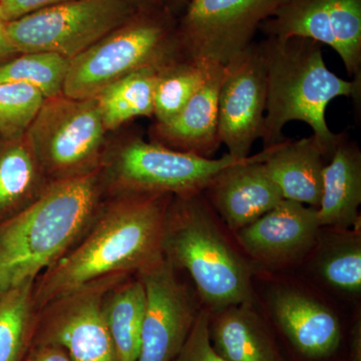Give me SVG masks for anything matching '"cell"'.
Returning <instances> with one entry per match:
<instances>
[{"mask_svg": "<svg viewBox=\"0 0 361 361\" xmlns=\"http://www.w3.org/2000/svg\"><path fill=\"white\" fill-rule=\"evenodd\" d=\"M172 195L126 194L102 208L82 238L35 279L37 310L92 280L141 272L164 258Z\"/></svg>", "mask_w": 361, "mask_h": 361, "instance_id": "obj_1", "label": "cell"}, {"mask_svg": "<svg viewBox=\"0 0 361 361\" xmlns=\"http://www.w3.org/2000/svg\"><path fill=\"white\" fill-rule=\"evenodd\" d=\"M101 193L99 170L54 180L0 221V293L37 279L63 257L96 220Z\"/></svg>", "mask_w": 361, "mask_h": 361, "instance_id": "obj_2", "label": "cell"}, {"mask_svg": "<svg viewBox=\"0 0 361 361\" xmlns=\"http://www.w3.org/2000/svg\"><path fill=\"white\" fill-rule=\"evenodd\" d=\"M262 49L267 82V102L262 135L264 149L284 141L287 123H307L313 137L331 158L343 135L334 134L326 122L327 106L336 97L360 104L361 80H344L327 68L319 42L305 37H267Z\"/></svg>", "mask_w": 361, "mask_h": 361, "instance_id": "obj_3", "label": "cell"}, {"mask_svg": "<svg viewBox=\"0 0 361 361\" xmlns=\"http://www.w3.org/2000/svg\"><path fill=\"white\" fill-rule=\"evenodd\" d=\"M203 193L173 197L163 238V255L187 271L210 313L254 303L251 271L222 231Z\"/></svg>", "mask_w": 361, "mask_h": 361, "instance_id": "obj_4", "label": "cell"}, {"mask_svg": "<svg viewBox=\"0 0 361 361\" xmlns=\"http://www.w3.org/2000/svg\"><path fill=\"white\" fill-rule=\"evenodd\" d=\"M177 16L165 7L137 11L125 25L71 59L63 96L94 99L106 87L142 68L180 58Z\"/></svg>", "mask_w": 361, "mask_h": 361, "instance_id": "obj_5", "label": "cell"}, {"mask_svg": "<svg viewBox=\"0 0 361 361\" xmlns=\"http://www.w3.org/2000/svg\"><path fill=\"white\" fill-rule=\"evenodd\" d=\"M97 99H45L25 141L51 182L99 170L106 133Z\"/></svg>", "mask_w": 361, "mask_h": 361, "instance_id": "obj_6", "label": "cell"}, {"mask_svg": "<svg viewBox=\"0 0 361 361\" xmlns=\"http://www.w3.org/2000/svg\"><path fill=\"white\" fill-rule=\"evenodd\" d=\"M137 11L127 0H75L7 23L6 32L18 54L54 52L71 59Z\"/></svg>", "mask_w": 361, "mask_h": 361, "instance_id": "obj_7", "label": "cell"}, {"mask_svg": "<svg viewBox=\"0 0 361 361\" xmlns=\"http://www.w3.org/2000/svg\"><path fill=\"white\" fill-rule=\"evenodd\" d=\"M242 160L228 154L204 158L134 137L116 149L109 176L121 195L192 196L203 193L220 171Z\"/></svg>", "mask_w": 361, "mask_h": 361, "instance_id": "obj_8", "label": "cell"}, {"mask_svg": "<svg viewBox=\"0 0 361 361\" xmlns=\"http://www.w3.org/2000/svg\"><path fill=\"white\" fill-rule=\"evenodd\" d=\"M281 0H189L177 18L180 58L225 66L254 42Z\"/></svg>", "mask_w": 361, "mask_h": 361, "instance_id": "obj_9", "label": "cell"}, {"mask_svg": "<svg viewBox=\"0 0 361 361\" xmlns=\"http://www.w3.org/2000/svg\"><path fill=\"white\" fill-rule=\"evenodd\" d=\"M130 275L111 274L87 282L37 311L32 345H52L73 361H116L104 302Z\"/></svg>", "mask_w": 361, "mask_h": 361, "instance_id": "obj_10", "label": "cell"}, {"mask_svg": "<svg viewBox=\"0 0 361 361\" xmlns=\"http://www.w3.org/2000/svg\"><path fill=\"white\" fill-rule=\"evenodd\" d=\"M259 30L266 37H305L329 45L349 77L361 80V0H281Z\"/></svg>", "mask_w": 361, "mask_h": 361, "instance_id": "obj_11", "label": "cell"}, {"mask_svg": "<svg viewBox=\"0 0 361 361\" xmlns=\"http://www.w3.org/2000/svg\"><path fill=\"white\" fill-rule=\"evenodd\" d=\"M266 102L264 58L259 42H252L224 66L218 97L219 139L232 158L251 156L262 135Z\"/></svg>", "mask_w": 361, "mask_h": 361, "instance_id": "obj_12", "label": "cell"}, {"mask_svg": "<svg viewBox=\"0 0 361 361\" xmlns=\"http://www.w3.org/2000/svg\"><path fill=\"white\" fill-rule=\"evenodd\" d=\"M137 277L146 294L137 361H173L200 310L165 257Z\"/></svg>", "mask_w": 361, "mask_h": 361, "instance_id": "obj_13", "label": "cell"}, {"mask_svg": "<svg viewBox=\"0 0 361 361\" xmlns=\"http://www.w3.org/2000/svg\"><path fill=\"white\" fill-rule=\"evenodd\" d=\"M272 148L223 169L204 190L207 201L233 232L251 224L283 200L263 164Z\"/></svg>", "mask_w": 361, "mask_h": 361, "instance_id": "obj_14", "label": "cell"}, {"mask_svg": "<svg viewBox=\"0 0 361 361\" xmlns=\"http://www.w3.org/2000/svg\"><path fill=\"white\" fill-rule=\"evenodd\" d=\"M320 229L317 208L283 199L235 234L252 258L267 265H281L307 254L317 242Z\"/></svg>", "mask_w": 361, "mask_h": 361, "instance_id": "obj_15", "label": "cell"}, {"mask_svg": "<svg viewBox=\"0 0 361 361\" xmlns=\"http://www.w3.org/2000/svg\"><path fill=\"white\" fill-rule=\"evenodd\" d=\"M224 66L209 63L203 82L186 106L164 125L153 129L157 144L194 155L211 158L220 148L218 97Z\"/></svg>", "mask_w": 361, "mask_h": 361, "instance_id": "obj_16", "label": "cell"}, {"mask_svg": "<svg viewBox=\"0 0 361 361\" xmlns=\"http://www.w3.org/2000/svg\"><path fill=\"white\" fill-rule=\"evenodd\" d=\"M271 310L292 345L310 358L336 353L341 341L338 318L327 306L293 288H278L271 295Z\"/></svg>", "mask_w": 361, "mask_h": 361, "instance_id": "obj_17", "label": "cell"}, {"mask_svg": "<svg viewBox=\"0 0 361 361\" xmlns=\"http://www.w3.org/2000/svg\"><path fill=\"white\" fill-rule=\"evenodd\" d=\"M324 166L322 200L317 208L320 227L348 231L360 223L361 152L348 135L342 137Z\"/></svg>", "mask_w": 361, "mask_h": 361, "instance_id": "obj_18", "label": "cell"}, {"mask_svg": "<svg viewBox=\"0 0 361 361\" xmlns=\"http://www.w3.org/2000/svg\"><path fill=\"white\" fill-rule=\"evenodd\" d=\"M324 160V152L311 135L298 141L285 139L275 145L263 164L285 200L318 208Z\"/></svg>", "mask_w": 361, "mask_h": 361, "instance_id": "obj_19", "label": "cell"}, {"mask_svg": "<svg viewBox=\"0 0 361 361\" xmlns=\"http://www.w3.org/2000/svg\"><path fill=\"white\" fill-rule=\"evenodd\" d=\"M214 348L228 361H284L253 304H239L210 313Z\"/></svg>", "mask_w": 361, "mask_h": 361, "instance_id": "obj_20", "label": "cell"}, {"mask_svg": "<svg viewBox=\"0 0 361 361\" xmlns=\"http://www.w3.org/2000/svg\"><path fill=\"white\" fill-rule=\"evenodd\" d=\"M145 303L144 285L137 277H128L106 294L104 316L116 361H137Z\"/></svg>", "mask_w": 361, "mask_h": 361, "instance_id": "obj_21", "label": "cell"}, {"mask_svg": "<svg viewBox=\"0 0 361 361\" xmlns=\"http://www.w3.org/2000/svg\"><path fill=\"white\" fill-rule=\"evenodd\" d=\"M160 68H142L116 80L94 99L106 130H115L139 116H154V90Z\"/></svg>", "mask_w": 361, "mask_h": 361, "instance_id": "obj_22", "label": "cell"}, {"mask_svg": "<svg viewBox=\"0 0 361 361\" xmlns=\"http://www.w3.org/2000/svg\"><path fill=\"white\" fill-rule=\"evenodd\" d=\"M35 280H27L0 294V361H25L32 345L37 310Z\"/></svg>", "mask_w": 361, "mask_h": 361, "instance_id": "obj_23", "label": "cell"}, {"mask_svg": "<svg viewBox=\"0 0 361 361\" xmlns=\"http://www.w3.org/2000/svg\"><path fill=\"white\" fill-rule=\"evenodd\" d=\"M0 152V221L25 208L44 177L37 159L25 137Z\"/></svg>", "mask_w": 361, "mask_h": 361, "instance_id": "obj_24", "label": "cell"}, {"mask_svg": "<svg viewBox=\"0 0 361 361\" xmlns=\"http://www.w3.org/2000/svg\"><path fill=\"white\" fill-rule=\"evenodd\" d=\"M206 66L182 58L161 66L154 90L156 123L170 122L184 109L203 82Z\"/></svg>", "mask_w": 361, "mask_h": 361, "instance_id": "obj_25", "label": "cell"}, {"mask_svg": "<svg viewBox=\"0 0 361 361\" xmlns=\"http://www.w3.org/2000/svg\"><path fill=\"white\" fill-rule=\"evenodd\" d=\"M70 65V59L54 52L21 54L0 65V84L23 82L52 99L63 94Z\"/></svg>", "mask_w": 361, "mask_h": 361, "instance_id": "obj_26", "label": "cell"}, {"mask_svg": "<svg viewBox=\"0 0 361 361\" xmlns=\"http://www.w3.org/2000/svg\"><path fill=\"white\" fill-rule=\"evenodd\" d=\"M320 254L318 269L327 284L348 294L361 290V238L355 231H341Z\"/></svg>", "mask_w": 361, "mask_h": 361, "instance_id": "obj_27", "label": "cell"}, {"mask_svg": "<svg viewBox=\"0 0 361 361\" xmlns=\"http://www.w3.org/2000/svg\"><path fill=\"white\" fill-rule=\"evenodd\" d=\"M44 102V94L32 85L1 82L0 135L11 142L23 140Z\"/></svg>", "mask_w": 361, "mask_h": 361, "instance_id": "obj_28", "label": "cell"}, {"mask_svg": "<svg viewBox=\"0 0 361 361\" xmlns=\"http://www.w3.org/2000/svg\"><path fill=\"white\" fill-rule=\"evenodd\" d=\"M173 361H228L214 348L210 338V311L199 310L184 345Z\"/></svg>", "mask_w": 361, "mask_h": 361, "instance_id": "obj_29", "label": "cell"}, {"mask_svg": "<svg viewBox=\"0 0 361 361\" xmlns=\"http://www.w3.org/2000/svg\"><path fill=\"white\" fill-rule=\"evenodd\" d=\"M71 1L75 0H0V20L11 23L40 9Z\"/></svg>", "mask_w": 361, "mask_h": 361, "instance_id": "obj_30", "label": "cell"}, {"mask_svg": "<svg viewBox=\"0 0 361 361\" xmlns=\"http://www.w3.org/2000/svg\"><path fill=\"white\" fill-rule=\"evenodd\" d=\"M25 361H73L63 349L52 345H30Z\"/></svg>", "mask_w": 361, "mask_h": 361, "instance_id": "obj_31", "label": "cell"}, {"mask_svg": "<svg viewBox=\"0 0 361 361\" xmlns=\"http://www.w3.org/2000/svg\"><path fill=\"white\" fill-rule=\"evenodd\" d=\"M18 54V52L14 49L13 45L7 39L6 23L0 20V65L13 59L14 54Z\"/></svg>", "mask_w": 361, "mask_h": 361, "instance_id": "obj_32", "label": "cell"}, {"mask_svg": "<svg viewBox=\"0 0 361 361\" xmlns=\"http://www.w3.org/2000/svg\"><path fill=\"white\" fill-rule=\"evenodd\" d=\"M351 361H361V322L356 320L351 334L350 342Z\"/></svg>", "mask_w": 361, "mask_h": 361, "instance_id": "obj_33", "label": "cell"}, {"mask_svg": "<svg viewBox=\"0 0 361 361\" xmlns=\"http://www.w3.org/2000/svg\"><path fill=\"white\" fill-rule=\"evenodd\" d=\"M189 0H163L164 7L175 16H179L184 11Z\"/></svg>", "mask_w": 361, "mask_h": 361, "instance_id": "obj_34", "label": "cell"}, {"mask_svg": "<svg viewBox=\"0 0 361 361\" xmlns=\"http://www.w3.org/2000/svg\"><path fill=\"white\" fill-rule=\"evenodd\" d=\"M137 11L164 6L163 0H127Z\"/></svg>", "mask_w": 361, "mask_h": 361, "instance_id": "obj_35", "label": "cell"}, {"mask_svg": "<svg viewBox=\"0 0 361 361\" xmlns=\"http://www.w3.org/2000/svg\"><path fill=\"white\" fill-rule=\"evenodd\" d=\"M0 294H1V293H0Z\"/></svg>", "mask_w": 361, "mask_h": 361, "instance_id": "obj_36", "label": "cell"}]
</instances>
